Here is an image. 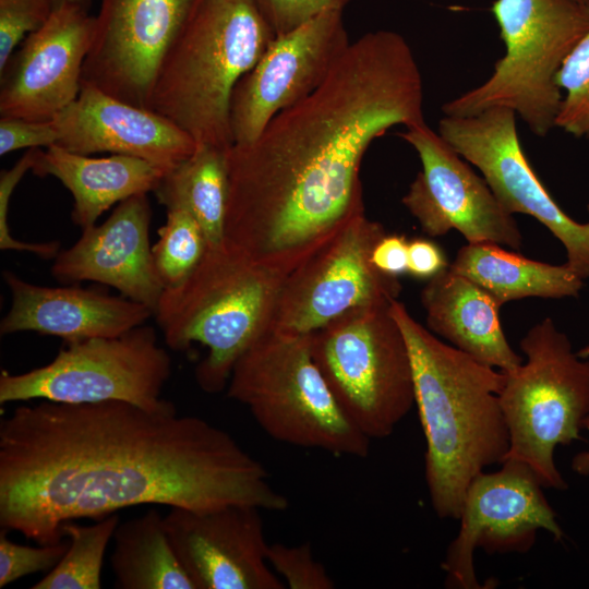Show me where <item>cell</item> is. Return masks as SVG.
<instances>
[{"mask_svg": "<svg viewBox=\"0 0 589 589\" xmlns=\"http://www.w3.org/2000/svg\"><path fill=\"white\" fill-rule=\"evenodd\" d=\"M231 504L285 510L265 467L228 432L175 405H22L0 421V526L38 544L64 522L119 509Z\"/></svg>", "mask_w": 589, "mask_h": 589, "instance_id": "obj_1", "label": "cell"}, {"mask_svg": "<svg viewBox=\"0 0 589 589\" xmlns=\"http://www.w3.org/2000/svg\"><path fill=\"white\" fill-rule=\"evenodd\" d=\"M425 123L422 76L394 31L350 43L323 83L228 152L225 242L293 271L364 212L360 167L396 125Z\"/></svg>", "mask_w": 589, "mask_h": 589, "instance_id": "obj_2", "label": "cell"}, {"mask_svg": "<svg viewBox=\"0 0 589 589\" xmlns=\"http://www.w3.org/2000/svg\"><path fill=\"white\" fill-rule=\"evenodd\" d=\"M389 311L411 357L432 508L442 519H459L472 480L502 464L509 449L498 398L506 374L436 338L398 299Z\"/></svg>", "mask_w": 589, "mask_h": 589, "instance_id": "obj_3", "label": "cell"}, {"mask_svg": "<svg viewBox=\"0 0 589 589\" xmlns=\"http://www.w3.org/2000/svg\"><path fill=\"white\" fill-rule=\"evenodd\" d=\"M292 271L255 261L224 242L207 248L181 283L164 289L154 317L165 344L206 348L194 376L208 394L227 388L239 358L269 333L277 299Z\"/></svg>", "mask_w": 589, "mask_h": 589, "instance_id": "obj_4", "label": "cell"}, {"mask_svg": "<svg viewBox=\"0 0 589 589\" xmlns=\"http://www.w3.org/2000/svg\"><path fill=\"white\" fill-rule=\"evenodd\" d=\"M274 38L253 0H206L161 63L147 108L196 146L230 149L233 89Z\"/></svg>", "mask_w": 589, "mask_h": 589, "instance_id": "obj_5", "label": "cell"}, {"mask_svg": "<svg viewBox=\"0 0 589 589\" xmlns=\"http://www.w3.org/2000/svg\"><path fill=\"white\" fill-rule=\"evenodd\" d=\"M492 13L504 56L481 85L448 100L447 117H471L493 107L518 115L537 136L554 127L563 98L557 73L589 32V5L576 0H495Z\"/></svg>", "mask_w": 589, "mask_h": 589, "instance_id": "obj_6", "label": "cell"}, {"mask_svg": "<svg viewBox=\"0 0 589 589\" xmlns=\"http://www.w3.org/2000/svg\"><path fill=\"white\" fill-rule=\"evenodd\" d=\"M227 396L244 405L274 440L365 457L371 440L333 396L311 351V334L268 333L237 361Z\"/></svg>", "mask_w": 589, "mask_h": 589, "instance_id": "obj_7", "label": "cell"}, {"mask_svg": "<svg viewBox=\"0 0 589 589\" xmlns=\"http://www.w3.org/2000/svg\"><path fill=\"white\" fill-rule=\"evenodd\" d=\"M519 345L526 362L505 373L498 394L509 434L505 459L528 465L544 489L564 491L568 484L554 450L578 440L589 416V361L573 352L551 317L533 325Z\"/></svg>", "mask_w": 589, "mask_h": 589, "instance_id": "obj_8", "label": "cell"}, {"mask_svg": "<svg viewBox=\"0 0 589 589\" xmlns=\"http://www.w3.org/2000/svg\"><path fill=\"white\" fill-rule=\"evenodd\" d=\"M389 306L351 310L311 334L333 396L370 440L389 436L414 405L409 348Z\"/></svg>", "mask_w": 589, "mask_h": 589, "instance_id": "obj_9", "label": "cell"}, {"mask_svg": "<svg viewBox=\"0 0 589 589\" xmlns=\"http://www.w3.org/2000/svg\"><path fill=\"white\" fill-rule=\"evenodd\" d=\"M171 358L152 326L113 337L68 342L47 364L0 373V404L49 400L61 404L128 401L147 410L172 405L161 397Z\"/></svg>", "mask_w": 589, "mask_h": 589, "instance_id": "obj_10", "label": "cell"}, {"mask_svg": "<svg viewBox=\"0 0 589 589\" xmlns=\"http://www.w3.org/2000/svg\"><path fill=\"white\" fill-rule=\"evenodd\" d=\"M384 227L360 213L348 219L285 279L269 333L308 335L359 308L388 306L401 291L398 277L372 263Z\"/></svg>", "mask_w": 589, "mask_h": 589, "instance_id": "obj_11", "label": "cell"}, {"mask_svg": "<svg viewBox=\"0 0 589 589\" xmlns=\"http://www.w3.org/2000/svg\"><path fill=\"white\" fill-rule=\"evenodd\" d=\"M437 133L481 171L508 213L529 215L545 226L565 248V264L581 279L589 278V223L572 219L542 184L521 147L515 111L493 107L471 117L444 116Z\"/></svg>", "mask_w": 589, "mask_h": 589, "instance_id": "obj_12", "label": "cell"}, {"mask_svg": "<svg viewBox=\"0 0 589 589\" xmlns=\"http://www.w3.org/2000/svg\"><path fill=\"white\" fill-rule=\"evenodd\" d=\"M542 489L530 467L515 459H505L496 472L478 474L467 489L459 531L442 564L446 585L481 588L473 564L477 548L489 554L525 553L540 529L562 540L564 532Z\"/></svg>", "mask_w": 589, "mask_h": 589, "instance_id": "obj_13", "label": "cell"}, {"mask_svg": "<svg viewBox=\"0 0 589 589\" xmlns=\"http://www.w3.org/2000/svg\"><path fill=\"white\" fill-rule=\"evenodd\" d=\"M206 0H101L82 83L147 108L167 53Z\"/></svg>", "mask_w": 589, "mask_h": 589, "instance_id": "obj_14", "label": "cell"}, {"mask_svg": "<svg viewBox=\"0 0 589 589\" xmlns=\"http://www.w3.org/2000/svg\"><path fill=\"white\" fill-rule=\"evenodd\" d=\"M399 136L417 152L422 169L402 204L431 237L457 230L468 243H496L519 250L522 236L508 213L479 177L426 123Z\"/></svg>", "mask_w": 589, "mask_h": 589, "instance_id": "obj_15", "label": "cell"}, {"mask_svg": "<svg viewBox=\"0 0 589 589\" xmlns=\"http://www.w3.org/2000/svg\"><path fill=\"white\" fill-rule=\"evenodd\" d=\"M350 43L340 10L324 12L276 36L233 89V145L253 141L276 115L312 94Z\"/></svg>", "mask_w": 589, "mask_h": 589, "instance_id": "obj_16", "label": "cell"}, {"mask_svg": "<svg viewBox=\"0 0 589 589\" xmlns=\"http://www.w3.org/2000/svg\"><path fill=\"white\" fill-rule=\"evenodd\" d=\"M95 26V15L82 7L56 8L0 70V116L52 120L72 104L82 88Z\"/></svg>", "mask_w": 589, "mask_h": 589, "instance_id": "obj_17", "label": "cell"}, {"mask_svg": "<svg viewBox=\"0 0 589 589\" xmlns=\"http://www.w3.org/2000/svg\"><path fill=\"white\" fill-rule=\"evenodd\" d=\"M260 508L170 507L164 516L171 545L196 589H284L267 561Z\"/></svg>", "mask_w": 589, "mask_h": 589, "instance_id": "obj_18", "label": "cell"}, {"mask_svg": "<svg viewBox=\"0 0 589 589\" xmlns=\"http://www.w3.org/2000/svg\"><path fill=\"white\" fill-rule=\"evenodd\" d=\"M147 194L131 196L100 225L82 229L79 240L55 257L51 274L61 284L94 281L155 312L165 289L157 273Z\"/></svg>", "mask_w": 589, "mask_h": 589, "instance_id": "obj_19", "label": "cell"}, {"mask_svg": "<svg viewBox=\"0 0 589 589\" xmlns=\"http://www.w3.org/2000/svg\"><path fill=\"white\" fill-rule=\"evenodd\" d=\"M59 145L70 152L109 153L144 159L165 172L196 148L184 131L161 115L82 83L77 98L53 119Z\"/></svg>", "mask_w": 589, "mask_h": 589, "instance_id": "obj_20", "label": "cell"}, {"mask_svg": "<svg viewBox=\"0 0 589 589\" xmlns=\"http://www.w3.org/2000/svg\"><path fill=\"white\" fill-rule=\"evenodd\" d=\"M2 277L11 305L0 322L1 335L35 332L57 336L68 344L118 336L154 316L149 308L121 294L77 284L36 285L8 269Z\"/></svg>", "mask_w": 589, "mask_h": 589, "instance_id": "obj_21", "label": "cell"}, {"mask_svg": "<svg viewBox=\"0 0 589 589\" xmlns=\"http://www.w3.org/2000/svg\"><path fill=\"white\" fill-rule=\"evenodd\" d=\"M429 329L478 361L509 373L522 364L500 321L501 305L479 285L443 269L421 291Z\"/></svg>", "mask_w": 589, "mask_h": 589, "instance_id": "obj_22", "label": "cell"}, {"mask_svg": "<svg viewBox=\"0 0 589 589\" xmlns=\"http://www.w3.org/2000/svg\"><path fill=\"white\" fill-rule=\"evenodd\" d=\"M31 171L41 178L53 177L69 190L73 197L71 219L81 229L95 225L111 206L154 192L166 173L137 157H92L59 145L37 148Z\"/></svg>", "mask_w": 589, "mask_h": 589, "instance_id": "obj_23", "label": "cell"}, {"mask_svg": "<svg viewBox=\"0 0 589 589\" xmlns=\"http://www.w3.org/2000/svg\"><path fill=\"white\" fill-rule=\"evenodd\" d=\"M449 268L479 285L500 305L529 297H577L585 281L566 264L533 261L496 243L464 245Z\"/></svg>", "mask_w": 589, "mask_h": 589, "instance_id": "obj_24", "label": "cell"}, {"mask_svg": "<svg viewBox=\"0 0 589 589\" xmlns=\"http://www.w3.org/2000/svg\"><path fill=\"white\" fill-rule=\"evenodd\" d=\"M113 541L115 588L196 589L171 545L164 516L156 508L119 522Z\"/></svg>", "mask_w": 589, "mask_h": 589, "instance_id": "obj_25", "label": "cell"}, {"mask_svg": "<svg viewBox=\"0 0 589 589\" xmlns=\"http://www.w3.org/2000/svg\"><path fill=\"white\" fill-rule=\"evenodd\" d=\"M228 152L214 146L195 151L166 172L154 193L166 209H187L201 225L207 248L224 242L229 192Z\"/></svg>", "mask_w": 589, "mask_h": 589, "instance_id": "obj_26", "label": "cell"}, {"mask_svg": "<svg viewBox=\"0 0 589 589\" xmlns=\"http://www.w3.org/2000/svg\"><path fill=\"white\" fill-rule=\"evenodd\" d=\"M120 522L117 513L79 525L74 520L62 525L61 531L69 548L59 563L32 589H99L105 552Z\"/></svg>", "mask_w": 589, "mask_h": 589, "instance_id": "obj_27", "label": "cell"}, {"mask_svg": "<svg viewBox=\"0 0 589 589\" xmlns=\"http://www.w3.org/2000/svg\"><path fill=\"white\" fill-rule=\"evenodd\" d=\"M157 233L153 257L167 288L181 283L195 269L206 253L207 241L199 221L180 207L167 209L166 223Z\"/></svg>", "mask_w": 589, "mask_h": 589, "instance_id": "obj_28", "label": "cell"}, {"mask_svg": "<svg viewBox=\"0 0 589 589\" xmlns=\"http://www.w3.org/2000/svg\"><path fill=\"white\" fill-rule=\"evenodd\" d=\"M556 83L564 95L555 127L575 137L589 136V32L564 60Z\"/></svg>", "mask_w": 589, "mask_h": 589, "instance_id": "obj_29", "label": "cell"}, {"mask_svg": "<svg viewBox=\"0 0 589 589\" xmlns=\"http://www.w3.org/2000/svg\"><path fill=\"white\" fill-rule=\"evenodd\" d=\"M267 561L290 589H333L335 582L326 568L315 560L310 543L268 544Z\"/></svg>", "mask_w": 589, "mask_h": 589, "instance_id": "obj_30", "label": "cell"}, {"mask_svg": "<svg viewBox=\"0 0 589 589\" xmlns=\"http://www.w3.org/2000/svg\"><path fill=\"white\" fill-rule=\"evenodd\" d=\"M69 548V540L31 546L10 540L7 530L0 533V588L38 572L51 570Z\"/></svg>", "mask_w": 589, "mask_h": 589, "instance_id": "obj_31", "label": "cell"}, {"mask_svg": "<svg viewBox=\"0 0 589 589\" xmlns=\"http://www.w3.org/2000/svg\"><path fill=\"white\" fill-rule=\"evenodd\" d=\"M55 10L51 0H0V70L31 33Z\"/></svg>", "mask_w": 589, "mask_h": 589, "instance_id": "obj_32", "label": "cell"}, {"mask_svg": "<svg viewBox=\"0 0 589 589\" xmlns=\"http://www.w3.org/2000/svg\"><path fill=\"white\" fill-rule=\"evenodd\" d=\"M36 149H27L10 169L2 170L0 173V249L2 251L28 252L43 260H55L61 251L59 241H22L13 237L9 227L8 217L11 197L25 173L32 170Z\"/></svg>", "mask_w": 589, "mask_h": 589, "instance_id": "obj_33", "label": "cell"}, {"mask_svg": "<svg viewBox=\"0 0 589 589\" xmlns=\"http://www.w3.org/2000/svg\"><path fill=\"white\" fill-rule=\"evenodd\" d=\"M253 2L276 37L324 12L342 11L350 0H253Z\"/></svg>", "mask_w": 589, "mask_h": 589, "instance_id": "obj_34", "label": "cell"}, {"mask_svg": "<svg viewBox=\"0 0 589 589\" xmlns=\"http://www.w3.org/2000/svg\"><path fill=\"white\" fill-rule=\"evenodd\" d=\"M57 143L58 131L53 120L0 118L1 156L22 148H46Z\"/></svg>", "mask_w": 589, "mask_h": 589, "instance_id": "obj_35", "label": "cell"}, {"mask_svg": "<svg viewBox=\"0 0 589 589\" xmlns=\"http://www.w3.org/2000/svg\"><path fill=\"white\" fill-rule=\"evenodd\" d=\"M443 251L432 241L413 239L408 247V273L419 279H431L447 268Z\"/></svg>", "mask_w": 589, "mask_h": 589, "instance_id": "obj_36", "label": "cell"}, {"mask_svg": "<svg viewBox=\"0 0 589 589\" xmlns=\"http://www.w3.org/2000/svg\"><path fill=\"white\" fill-rule=\"evenodd\" d=\"M408 247L409 241L404 236L386 233L372 251V263L390 276L408 273Z\"/></svg>", "mask_w": 589, "mask_h": 589, "instance_id": "obj_37", "label": "cell"}, {"mask_svg": "<svg viewBox=\"0 0 589 589\" xmlns=\"http://www.w3.org/2000/svg\"><path fill=\"white\" fill-rule=\"evenodd\" d=\"M582 429L589 431V416L584 420ZM570 467L579 476H589V449L577 453L572 459Z\"/></svg>", "mask_w": 589, "mask_h": 589, "instance_id": "obj_38", "label": "cell"}, {"mask_svg": "<svg viewBox=\"0 0 589 589\" xmlns=\"http://www.w3.org/2000/svg\"><path fill=\"white\" fill-rule=\"evenodd\" d=\"M55 9L65 4L79 5L88 10L92 0H51Z\"/></svg>", "mask_w": 589, "mask_h": 589, "instance_id": "obj_39", "label": "cell"}, {"mask_svg": "<svg viewBox=\"0 0 589 589\" xmlns=\"http://www.w3.org/2000/svg\"><path fill=\"white\" fill-rule=\"evenodd\" d=\"M576 1H578V2H580V3H584V4H588V5H589V0H576Z\"/></svg>", "mask_w": 589, "mask_h": 589, "instance_id": "obj_40", "label": "cell"}, {"mask_svg": "<svg viewBox=\"0 0 589 589\" xmlns=\"http://www.w3.org/2000/svg\"><path fill=\"white\" fill-rule=\"evenodd\" d=\"M587 209H588V212H589V203H588V205H587Z\"/></svg>", "mask_w": 589, "mask_h": 589, "instance_id": "obj_41", "label": "cell"}]
</instances>
